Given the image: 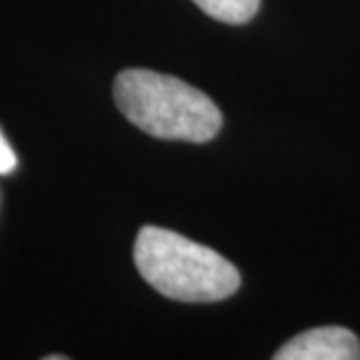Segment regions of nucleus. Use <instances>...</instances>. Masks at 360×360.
<instances>
[{
	"label": "nucleus",
	"instance_id": "2",
	"mask_svg": "<svg viewBox=\"0 0 360 360\" xmlns=\"http://www.w3.org/2000/svg\"><path fill=\"white\" fill-rule=\"evenodd\" d=\"M134 262L157 292L178 302H220L241 285V274L227 257L155 225L136 236Z\"/></svg>",
	"mask_w": 360,
	"mask_h": 360
},
{
	"label": "nucleus",
	"instance_id": "5",
	"mask_svg": "<svg viewBox=\"0 0 360 360\" xmlns=\"http://www.w3.org/2000/svg\"><path fill=\"white\" fill-rule=\"evenodd\" d=\"M17 169V155H14L12 146L7 143V139L0 131V176H7Z\"/></svg>",
	"mask_w": 360,
	"mask_h": 360
},
{
	"label": "nucleus",
	"instance_id": "4",
	"mask_svg": "<svg viewBox=\"0 0 360 360\" xmlns=\"http://www.w3.org/2000/svg\"><path fill=\"white\" fill-rule=\"evenodd\" d=\"M208 17L225 24H246L260 10V0H192Z\"/></svg>",
	"mask_w": 360,
	"mask_h": 360
},
{
	"label": "nucleus",
	"instance_id": "3",
	"mask_svg": "<svg viewBox=\"0 0 360 360\" xmlns=\"http://www.w3.org/2000/svg\"><path fill=\"white\" fill-rule=\"evenodd\" d=\"M276 360H358L360 342L347 328L326 326L300 333L290 342L283 344L276 354Z\"/></svg>",
	"mask_w": 360,
	"mask_h": 360
},
{
	"label": "nucleus",
	"instance_id": "1",
	"mask_svg": "<svg viewBox=\"0 0 360 360\" xmlns=\"http://www.w3.org/2000/svg\"><path fill=\"white\" fill-rule=\"evenodd\" d=\"M120 112L155 139L206 143L218 136L222 115L197 87L148 68H127L115 80Z\"/></svg>",
	"mask_w": 360,
	"mask_h": 360
}]
</instances>
